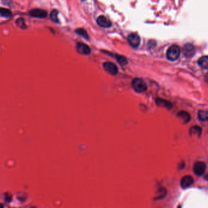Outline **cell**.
I'll return each instance as SVG.
<instances>
[{"label": "cell", "instance_id": "6da1fadb", "mask_svg": "<svg viewBox=\"0 0 208 208\" xmlns=\"http://www.w3.org/2000/svg\"><path fill=\"white\" fill-rule=\"evenodd\" d=\"M181 53L180 48L177 45H172L169 48L166 53L167 58L170 61L176 60Z\"/></svg>", "mask_w": 208, "mask_h": 208}, {"label": "cell", "instance_id": "7a4b0ae2", "mask_svg": "<svg viewBox=\"0 0 208 208\" xmlns=\"http://www.w3.org/2000/svg\"><path fill=\"white\" fill-rule=\"evenodd\" d=\"M131 87L137 93H143L147 90V85L141 79L136 78L131 82Z\"/></svg>", "mask_w": 208, "mask_h": 208}, {"label": "cell", "instance_id": "3957f363", "mask_svg": "<svg viewBox=\"0 0 208 208\" xmlns=\"http://www.w3.org/2000/svg\"><path fill=\"white\" fill-rule=\"evenodd\" d=\"M206 169V165L201 161L196 162L194 165V172L197 176H201L205 172Z\"/></svg>", "mask_w": 208, "mask_h": 208}, {"label": "cell", "instance_id": "277c9868", "mask_svg": "<svg viewBox=\"0 0 208 208\" xmlns=\"http://www.w3.org/2000/svg\"><path fill=\"white\" fill-rule=\"evenodd\" d=\"M103 67L104 69L108 73L110 74L112 76H115L118 74V67L115 64H114L112 62H105L103 64Z\"/></svg>", "mask_w": 208, "mask_h": 208}, {"label": "cell", "instance_id": "5b68a950", "mask_svg": "<svg viewBox=\"0 0 208 208\" xmlns=\"http://www.w3.org/2000/svg\"><path fill=\"white\" fill-rule=\"evenodd\" d=\"M128 42L132 47L137 48L140 44L141 38L138 34L131 33L128 36Z\"/></svg>", "mask_w": 208, "mask_h": 208}, {"label": "cell", "instance_id": "8992f818", "mask_svg": "<svg viewBox=\"0 0 208 208\" xmlns=\"http://www.w3.org/2000/svg\"><path fill=\"white\" fill-rule=\"evenodd\" d=\"M183 54L187 58H190L194 56L195 53V49L193 44L187 43L183 47Z\"/></svg>", "mask_w": 208, "mask_h": 208}, {"label": "cell", "instance_id": "52a82bcc", "mask_svg": "<svg viewBox=\"0 0 208 208\" xmlns=\"http://www.w3.org/2000/svg\"><path fill=\"white\" fill-rule=\"evenodd\" d=\"M77 51L80 54L83 55H88L91 53V49L89 47L82 43H78L76 45Z\"/></svg>", "mask_w": 208, "mask_h": 208}, {"label": "cell", "instance_id": "ba28073f", "mask_svg": "<svg viewBox=\"0 0 208 208\" xmlns=\"http://www.w3.org/2000/svg\"><path fill=\"white\" fill-rule=\"evenodd\" d=\"M29 15L33 17L44 18L47 17V12L40 9H35L29 12Z\"/></svg>", "mask_w": 208, "mask_h": 208}, {"label": "cell", "instance_id": "9c48e42d", "mask_svg": "<svg viewBox=\"0 0 208 208\" xmlns=\"http://www.w3.org/2000/svg\"><path fill=\"white\" fill-rule=\"evenodd\" d=\"M97 23L100 27L104 28H109L111 26V22L106 17L101 15L97 19Z\"/></svg>", "mask_w": 208, "mask_h": 208}, {"label": "cell", "instance_id": "30bf717a", "mask_svg": "<svg viewBox=\"0 0 208 208\" xmlns=\"http://www.w3.org/2000/svg\"><path fill=\"white\" fill-rule=\"evenodd\" d=\"M194 183V179L191 176L186 175L182 178L181 180V186L183 189H186L191 186Z\"/></svg>", "mask_w": 208, "mask_h": 208}, {"label": "cell", "instance_id": "8fae6325", "mask_svg": "<svg viewBox=\"0 0 208 208\" xmlns=\"http://www.w3.org/2000/svg\"><path fill=\"white\" fill-rule=\"evenodd\" d=\"M156 103L158 106L163 107L168 109H170L172 107V104L169 101L166 100L165 99H156Z\"/></svg>", "mask_w": 208, "mask_h": 208}, {"label": "cell", "instance_id": "7c38bea8", "mask_svg": "<svg viewBox=\"0 0 208 208\" xmlns=\"http://www.w3.org/2000/svg\"><path fill=\"white\" fill-rule=\"evenodd\" d=\"M198 63L202 69H208V56L205 55L200 57L198 60Z\"/></svg>", "mask_w": 208, "mask_h": 208}, {"label": "cell", "instance_id": "4fadbf2b", "mask_svg": "<svg viewBox=\"0 0 208 208\" xmlns=\"http://www.w3.org/2000/svg\"><path fill=\"white\" fill-rule=\"evenodd\" d=\"M178 116L181 118L185 123H187L190 120V115L189 113L181 111L178 113Z\"/></svg>", "mask_w": 208, "mask_h": 208}, {"label": "cell", "instance_id": "5bb4252c", "mask_svg": "<svg viewBox=\"0 0 208 208\" xmlns=\"http://www.w3.org/2000/svg\"><path fill=\"white\" fill-rule=\"evenodd\" d=\"M198 118L201 121H208V111L200 110L198 112Z\"/></svg>", "mask_w": 208, "mask_h": 208}, {"label": "cell", "instance_id": "9a60e30c", "mask_svg": "<svg viewBox=\"0 0 208 208\" xmlns=\"http://www.w3.org/2000/svg\"><path fill=\"white\" fill-rule=\"evenodd\" d=\"M201 129L198 126H193L190 128L189 133L190 134H197V136H200L201 134Z\"/></svg>", "mask_w": 208, "mask_h": 208}, {"label": "cell", "instance_id": "2e32d148", "mask_svg": "<svg viewBox=\"0 0 208 208\" xmlns=\"http://www.w3.org/2000/svg\"><path fill=\"white\" fill-rule=\"evenodd\" d=\"M116 58L117 61L119 63L120 65H125L128 63L127 60L126 59V58L124 56L120 55H116Z\"/></svg>", "mask_w": 208, "mask_h": 208}, {"label": "cell", "instance_id": "e0dca14e", "mask_svg": "<svg viewBox=\"0 0 208 208\" xmlns=\"http://www.w3.org/2000/svg\"><path fill=\"white\" fill-rule=\"evenodd\" d=\"M0 15H1L3 17L5 18H9L12 15V13L11 11L7 9L4 8H1L0 9Z\"/></svg>", "mask_w": 208, "mask_h": 208}, {"label": "cell", "instance_id": "ac0fdd59", "mask_svg": "<svg viewBox=\"0 0 208 208\" xmlns=\"http://www.w3.org/2000/svg\"><path fill=\"white\" fill-rule=\"evenodd\" d=\"M76 33L80 36L82 37L83 38H85V39H88L89 38V36L88 35V33L87 31L84 29L83 28H78L76 31Z\"/></svg>", "mask_w": 208, "mask_h": 208}, {"label": "cell", "instance_id": "d6986e66", "mask_svg": "<svg viewBox=\"0 0 208 208\" xmlns=\"http://www.w3.org/2000/svg\"><path fill=\"white\" fill-rule=\"evenodd\" d=\"M58 12L57 11L56 9H54L51 12V15H50V18L55 23H58Z\"/></svg>", "mask_w": 208, "mask_h": 208}, {"label": "cell", "instance_id": "ffe728a7", "mask_svg": "<svg viewBox=\"0 0 208 208\" xmlns=\"http://www.w3.org/2000/svg\"><path fill=\"white\" fill-rule=\"evenodd\" d=\"M16 23L19 27H20L22 28H25L26 27V24L24 23V21L23 18H18L17 20L16 21Z\"/></svg>", "mask_w": 208, "mask_h": 208}, {"label": "cell", "instance_id": "44dd1931", "mask_svg": "<svg viewBox=\"0 0 208 208\" xmlns=\"http://www.w3.org/2000/svg\"><path fill=\"white\" fill-rule=\"evenodd\" d=\"M5 200L6 201L8 202H10L12 200V197H11L10 195H6V197H5Z\"/></svg>", "mask_w": 208, "mask_h": 208}, {"label": "cell", "instance_id": "7402d4cb", "mask_svg": "<svg viewBox=\"0 0 208 208\" xmlns=\"http://www.w3.org/2000/svg\"><path fill=\"white\" fill-rule=\"evenodd\" d=\"M0 208H4V205L1 203H0Z\"/></svg>", "mask_w": 208, "mask_h": 208}, {"label": "cell", "instance_id": "603a6c76", "mask_svg": "<svg viewBox=\"0 0 208 208\" xmlns=\"http://www.w3.org/2000/svg\"><path fill=\"white\" fill-rule=\"evenodd\" d=\"M35 208V207H32V208Z\"/></svg>", "mask_w": 208, "mask_h": 208}, {"label": "cell", "instance_id": "cb8c5ba5", "mask_svg": "<svg viewBox=\"0 0 208 208\" xmlns=\"http://www.w3.org/2000/svg\"><path fill=\"white\" fill-rule=\"evenodd\" d=\"M83 1H85V0H83Z\"/></svg>", "mask_w": 208, "mask_h": 208}]
</instances>
